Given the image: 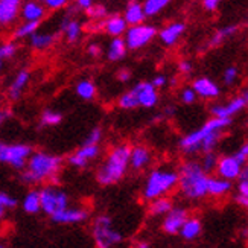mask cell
<instances>
[{
    "mask_svg": "<svg viewBox=\"0 0 248 248\" xmlns=\"http://www.w3.org/2000/svg\"><path fill=\"white\" fill-rule=\"evenodd\" d=\"M247 104H248V93L245 90V92H242L241 96H236V98H233L229 104L213 105L210 111L217 117H232L234 114H238L239 111H242L247 107Z\"/></svg>",
    "mask_w": 248,
    "mask_h": 248,
    "instance_id": "obj_10",
    "label": "cell"
},
{
    "mask_svg": "<svg viewBox=\"0 0 248 248\" xmlns=\"http://www.w3.org/2000/svg\"><path fill=\"white\" fill-rule=\"evenodd\" d=\"M16 53H17L16 43H3V45H0V69L3 67L5 61L13 58Z\"/></svg>",
    "mask_w": 248,
    "mask_h": 248,
    "instance_id": "obj_37",
    "label": "cell"
},
{
    "mask_svg": "<svg viewBox=\"0 0 248 248\" xmlns=\"http://www.w3.org/2000/svg\"><path fill=\"white\" fill-rule=\"evenodd\" d=\"M31 46L35 50H46L52 47L57 41V34H50V32H34L31 37Z\"/></svg>",
    "mask_w": 248,
    "mask_h": 248,
    "instance_id": "obj_24",
    "label": "cell"
},
{
    "mask_svg": "<svg viewBox=\"0 0 248 248\" xmlns=\"http://www.w3.org/2000/svg\"><path fill=\"white\" fill-rule=\"evenodd\" d=\"M232 181L222 177L207 180V193L212 197H224L232 190Z\"/></svg>",
    "mask_w": 248,
    "mask_h": 248,
    "instance_id": "obj_25",
    "label": "cell"
},
{
    "mask_svg": "<svg viewBox=\"0 0 248 248\" xmlns=\"http://www.w3.org/2000/svg\"><path fill=\"white\" fill-rule=\"evenodd\" d=\"M242 168H244V165L239 163V161L236 160L233 155H227V157L218 158V163H217L215 170L218 172L219 177L233 181V180H238Z\"/></svg>",
    "mask_w": 248,
    "mask_h": 248,
    "instance_id": "obj_13",
    "label": "cell"
},
{
    "mask_svg": "<svg viewBox=\"0 0 248 248\" xmlns=\"http://www.w3.org/2000/svg\"><path fill=\"white\" fill-rule=\"evenodd\" d=\"M151 84H153L155 89H161L168 84V79H166L165 75H158V77H155L153 81H151Z\"/></svg>",
    "mask_w": 248,
    "mask_h": 248,
    "instance_id": "obj_48",
    "label": "cell"
},
{
    "mask_svg": "<svg viewBox=\"0 0 248 248\" xmlns=\"http://www.w3.org/2000/svg\"><path fill=\"white\" fill-rule=\"evenodd\" d=\"M87 14H89V17H92V18H94V20H99V18H104V17H107V9H105V6H102V5H90L87 9Z\"/></svg>",
    "mask_w": 248,
    "mask_h": 248,
    "instance_id": "obj_39",
    "label": "cell"
},
{
    "mask_svg": "<svg viewBox=\"0 0 248 248\" xmlns=\"http://www.w3.org/2000/svg\"><path fill=\"white\" fill-rule=\"evenodd\" d=\"M93 2H94V0H77V5L81 9H87L90 5H93Z\"/></svg>",
    "mask_w": 248,
    "mask_h": 248,
    "instance_id": "obj_54",
    "label": "cell"
},
{
    "mask_svg": "<svg viewBox=\"0 0 248 248\" xmlns=\"http://www.w3.org/2000/svg\"><path fill=\"white\" fill-rule=\"evenodd\" d=\"M180 99H181V102H185V104H193L197 101V93L192 87H186V89L181 90Z\"/></svg>",
    "mask_w": 248,
    "mask_h": 248,
    "instance_id": "obj_43",
    "label": "cell"
},
{
    "mask_svg": "<svg viewBox=\"0 0 248 248\" xmlns=\"http://www.w3.org/2000/svg\"><path fill=\"white\" fill-rule=\"evenodd\" d=\"M21 206H23V210L26 213H31V215L41 212V209H40V193H38V190H31V192H28L26 195H25V198H23V202H21Z\"/></svg>",
    "mask_w": 248,
    "mask_h": 248,
    "instance_id": "obj_29",
    "label": "cell"
},
{
    "mask_svg": "<svg viewBox=\"0 0 248 248\" xmlns=\"http://www.w3.org/2000/svg\"><path fill=\"white\" fill-rule=\"evenodd\" d=\"M43 3L49 9H61L69 3V0H43Z\"/></svg>",
    "mask_w": 248,
    "mask_h": 248,
    "instance_id": "obj_44",
    "label": "cell"
},
{
    "mask_svg": "<svg viewBox=\"0 0 248 248\" xmlns=\"http://www.w3.org/2000/svg\"><path fill=\"white\" fill-rule=\"evenodd\" d=\"M61 31L64 32V35H66L67 41L73 43V41H77L79 37H81V23L78 20H75V18H70L69 16H66L62 20H61Z\"/></svg>",
    "mask_w": 248,
    "mask_h": 248,
    "instance_id": "obj_27",
    "label": "cell"
},
{
    "mask_svg": "<svg viewBox=\"0 0 248 248\" xmlns=\"http://www.w3.org/2000/svg\"><path fill=\"white\" fill-rule=\"evenodd\" d=\"M178 70H180V73H183V75H190V73H192V70H193L192 62H190V61H187V60L180 61V64H178Z\"/></svg>",
    "mask_w": 248,
    "mask_h": 248,
    "instance_id": "obj_46",
    "label": "cell"
},
{
    "mask_svg": "<svg viewBox=\"0 0 248 248\" xmlns=\"http://www.w3.org/2000/svg\"><path fill=\"white\" fill-rule=\"evenodd\" d=\"M233 157L236 158V160H238L239 161V163H245V161H247V157H248V145L245 143V145H242L241 146V149L239 151H236V153L233 154Z\"/></svg>",
    "mask_w": 248,
    "mask_h": 248,
    "instance_id": "obj_45",
    "label": "cell"
},
{
    "mask_svg": "<svg viewBox=\"0 0 248 248\" xmlns=\"http://www.w3.org/2000/svg\"><path fill=\"white\" fill-rule=\"evenodd\" d=\"M192 89L195 90L197 96H201L204 99H215L218 98L221 90H219V85L212 81L210 78H197L192 84Z\"/></svg>",
    "mask_w": 248,
    "mask_h": 248,
    "instance_id": "obj_17",
    "label": "cell"
},
{
    "mask_svg": "<svg viewBox=\"0 0 248 248\" xmlns=\"http://www.w3.org/2000/svg\"><path fill=\"white\" fill-rule=\"evenodd\" d=\"M236 32H238V26H232V25L217 31V32H215V35L212 37V40H210V46H213V47L219 46L222 41L230 38L233 34H236Z\"/></svg>",
    "mask_w": 248,
    "mask_h": 248,
    "instance_id": "obj_34",
    "label": "cell"
},
{
    "mask_svg": "<svg viewBox=\"0 0 248 248\" xmlns=\"http://www.w3.org/2000/svg\"><path fill=\"white\" fill-rule=\"evenodd\" d=\"M185 29H186L185 23H178V21H177V23L168 25L165 29H161V32H160L161 43L166 45V46H174L175 43L178 41V38L181 37L183 32H185Z\"/></svg>",
    "mask_w": 248,
    "mask_h": 248,
    "instance_id": "obj_22",
    "label": "cell"
},
{
    "mask_svg": "<svg viewBox=\"0 0 248 248\" xmlns=\"http://www.w3.org/2000/svg\"><path fill=\"white\" fill-rule=\"evenodd\" d=\"M117 79H119L121 82H128L129 79H131V72L126 70V69H121L119 72H117Z\"/></svg>",
    "mask_w": 248,
    "mask_h": 248,
    "instance_id": "obj_50",
    "label": "cell"
},
{
    "mask_svg": "<svg viewBox=\"0 0 248 248\" xmlns=\"http://www.w3.org/2000/svg\"><path fill=\"white\" fill-rule=\"evenodd\" d=\"M234 200L242 207H247L248 206V195H242V193H238V195L234 197Z\"/></svg>",
    "mask_w": 248,
    "mask_h": 248,
    "instance_id": "obj_52",
    "label": "cell"
},
{
    "mask_svg": "<svg viewBox=\"0 0 248 248\" xmlns=\"http://www.w3.org/2000/svg\"><path fill=\"white\" fill-rule=\"evenodd\" d=\"M17 200L14 197H11L6 192H0V206L5 209H14L17 206Z\"/></svg>",
    "mask_w": 248,
    "mask_h": 248,
    "instance_id": "obj_42",
    "label": "cell"
},
{
    "mask_svg": "<svg viewBox=\"0 0 248 248\" xmlns=\"http://www.w3.org/2000/svg\"><path fill=\"white\" fill-rule=\"evenodd\" d=\"M201 230H202V225H201V221L198 218H187L185 221V224L181 225V229L178 232V234L181 236L185 241H195L198 236L201 234Z\"/></svg>",
    "mask_w": 248,
    "mask_h": 248,
    "instance_id": "obj_23",
    "label": "cell"
},
{
    "mask_svg": "<svg viewBox=\"0 0 248 248\" xmlns=\"http://www.w3.org/2000/svg\"><path fill=\"white\" fill-rule=\"evenodd\" d=\"M102 140V128H94L85 139L84 145H99Z\"/></svg>",
    "mask_w": 248,
    "mask_h": 248,
    "instance_id": "obj_41",
    "label": "cell"
},
{
    "mask_svg": "<svg viewBox=\"0 0 248 248\" xmlns=\"http://www.w3.org/2000/svg\"><path fill=\"white\" fill-rule=\"evenodd\" d=\"M119 107L124 110H134L139 107V101H137V96L133 90H128L125 92L121 98H119Z\"/></svg>",
    "mask_w": 248,
    "mask_h": 248,
    "instance_id": "obj_35",
    "label": "cell"
},
{
    "mask_svg": "<svg viewBox=\"0 0 248 248\" xmlns=\"http://www.w3.org/2000/svg\"><path fill=\"white\" fill-rule=\"evenodd\" d=\"M238 75H239V70L238 67H229V69H225L224 75H222V81L225 85H233L236 82V79H238Z\"/></svg>",
    "mask_w": 248,
    "mask_h": 248,
    "instance_id": "obj_40",
    "label": "cell"
},
{
    "mask_svg": "<svg viewBox=\"0 0 248 248\" xmlns=\"http://www.w3.org/2000/svg\"><path fill=\"white\" fill-rule=\"evenodd\" d=\"M62 121V114L53 110H45L41 114V125L43 126H57Z\"/></svg>",
    "mask_w": 248,
    "mask_h": 248,
    "instance_id": "obj_36",
    "label": "cell"
},
{
    "mask_svg": "<svg viewBox=\"0 0 248 248\" xmlns=\"http://www.w3.org/2000/svg\"><path fill=\"white\" fill-rule=\"evenodd\" d=\"M87 52H89L90 57L98 58L101 53H102V49H101L99 45H96V43H92V45H89V47H87Z\"/></svg>",
    "mask_w": 248,
    "mask_h": 248,
    "instance_id": "obj_47",
    "label": "cell"
},
{
    "mask_svg": "<svg viewBox=\"0 0 248 248\" xmlns=\"http://www.w3.org/2000/svg\"><path fill=\"white\" fill-rule=\"evenodd\" d=\"M77 94L84 101H93L96 96V85L89 79H82L77 84Z\"/></svg>",
    "mask_w": 248,
    "mask_h": 248,
    "instance_id": "obj_30",
    "label": "cell"
},
{
    "mask_svg": "<svg viewBox=\"0 0 248 248\" xmlns=\"http://www.w3.org/2000/svg\"><path fill=\"white\" fill-rule=\"evenodd\" d=\"M217 163H218V155L210 151V153H204V157H202V163L201 168L206 170V172H213L215 168H217Z\"/></svg>",
    "mask_w": 248,
    "mask_h": 248,
    "instance_id": "obj_38",
    "label": "cell"
},
{
    "mask_svg": "<svg viewBox=\"0 0 248 248\" xmlns=\"http://www.w3.org/2000/svg\"><path fill=\"white\" fill-rule=\"evenodd\" d=\"M126 43L124 38L121 37H114L111 40V43L108 45V50H107V58H108L110 61H121L125 58L126 55Z\"/></svg>",
    "mask_w": 248,
    "mask_h": 248,
    "instance_id": "obj_28",
    "label": "cell"
},
{
    "mask_svg": "<svg viewBox=\"0 0 248 248\" xmlns=\"http://www.w3.org/2000/svg\"><path fill=\"white\" fill-rule=\"evenodd\" d=\"M31 79V73L23 69V70H20L17 75H16V78L13 79V82L9 84V89H8V98L11 101H18L20 99V96L21 93H23L25 87L28 85Z\"/></svg>",
    "mask_w": 248,
    "mask_h": 248,
    "instance_id": "obj_20",
    "label": "cell"
},
{
    "mask_svg": "<svg viewBox=\"0 0 248 248\" xmlns=\"http://www.w3.org/2000/svg\"><path fill=\"white\" fill-rule=\"evenodd\" d=\"M170 207H172V201L169 198L158 197V198L151 200L149 213L154 215V217H160V215H165Z\"/></svg>",
    "mask_w": 248,
    "mask_h": 248,
    "instance_id": "obj_31",
    "label": "cell"
},
{
    "mask_svg": "<svg viewBox=\"0 0 248 248\" xmlns=\"http://www.w3.org/2000/svg\"><path fill=\"white\" fill-rule=\"evenodd\" d=\"M50 218L57 224H79L89 218V212H85L84 209L67 206V207L55 212L53 215H50Z\"/></svg>",
    "mask_w": 248,
    "mask_h": 248,
    "instance_id": "obj_14",
    "label": "cell"
},
{
    "mask_svg": "<svg viewBox=\"0 0 248 248\" xmlns=\"http://www.w3.org/2000/svg\"><path fill=\"white\" fill-rule=\"evenodd\" d=\"M157 35V29L153 25L139 23L133 25L131 28H126L125 31V43L126 47L131 50H137L145 47L148 43H151Z\"/></svg>",
    "mask_w": 248,
    "mask_h": 248,
    "instance_id": "obj_8",
    "label": "cell"
},
{
    "mask_svg": "<svg viewBox=\"0 0 248 248\" xmlns=\"http://www.w3.org/2000/svg\"><path fill=\"white\" fill-rule=\"evenodd\" d=\"M146 18V14L143 11V5H140L137 0H131L128 3L126 9H125V14H124V20L126 21V25L133 26V25H139V23H143Z\"/></svg>",
    "mask_w": 248,
    "mask_h": 248,
    "instance_id": "obj_21",
    "label": "cell"
},
{
    "mask_svg": "<svg viewBox=\"0 0 248 248\" xmlns=\"http://www.w3.org/2000/svg\"><path fill=\"white\" fill-rule=\"evenodd\" d=\"M169 3H170V0H145L143 11L146 17H153V16H157L160 11H163Z\"/></svg>",
    "mask_w": 248,
    "mask_h": 248,
    "instance_id": "obj_33",
    "label": "cell"
},
{
    "mask_svg": "<svg viewBox=\"0 0 248 248\" xmlns=\"http://www.w3.org/2000/svg\"><path fill=\"white\" fill-rule=\"evenodd\" d=\"M238 190L242 195H248V180H239Z\"/></svg>",
    "mask_w": 248,
    "mask_h": 248,
    "instance_id": "obj_53",
    "label": "cell"
},
{
    "mask_svg": "<svg viewBox=\"0 0 248 248\" xmlns=\"http://www.w3.org/2000/svg\"><path fill=\"white\" fill-rule=\"evenodd\" d=\"M133 92L137 96L139 107H145V108H154L158 102V93L157 89L151 82H139Z\"/></svg>",
    "mask_w": 248,
    "mask_h": 248,
    "instance_id": "obj_12",
    "label": "cell"
},
{
    "mask_svg": "<svg viewBox=\"0 0 248 248\" xmlns=\"http://www.w3.org/2000/svg\"><path fill=\"white\" fill-rule=\"evenodd\" d=\"M0 104H2V96H0Z\"/></svg>",
    "mask_w": 248,
    "mask_h": 248,
    "instance_id": "obj_59",
    "label": "cell"
},
{
    "mask_svg": "<svg viewBox=\"0 0 248 248\" xmlns=\"http://www.w3.org/2000/svg\"><path fill=\"white\" fill-rule=\"evenodd\" d=\"M62 165V158L58 155H53L49 153H31L26 161V170L21 172V181L26 185H37L45 180H49L52 175L60 172V168Z\"/></svg>",
    "mask_w": 248,
    "mask_h": 248,
    "instance_id": "obj_1",
    "label": "cell"
},
{
    "mask_svg": "<svg viewBox=\"0 0 248 248\" xmlns=\"http://www.w3.org/2000/svg\"><path fill=\"white\" fill-rule=\"evenodd\" d=\"M20 14L25 21H41L46 16V6L40 0H28L25 3L21 2Z\"/></svg>",
    "mask_w": 248,
    "mask_h": 248,
    "instance_id": "obj_16",
    "label": "cell"
},
{
    "mask_svg": "<svg viewBox=\"0 0 248 248\" xmlns=\"http://www.w3.org/2000/svg\"><path fill=\"white\" fill-rule=\"evenodd\" d=\"M151 153L145 146H134L129 151V166L136 170H142L151 163Z\"/></svg>",
    "mask_w": 248,
    "mask_h": 248,
    "instance_id": "obj_19",
    "label": "cell"
},
{
    "mask_svg": "<svg viewBox=\"0 0 248 248\" xmlns=\"http://www.w3.org/2000/svg\"><path fill=\"white\" fill-rule=\"evenodd\" d=\"M178 174L170 169H154L146 180L143 197L151 201L158 197H165L177 187Z\"/></svg>",
    "mask_w": 248,
    "mask_h": 248,
    "instance_id": "obj_4",
    "label": "cell"
},
{
    "mask_svg": "<svg viewBox=\"0 0 248 248\" xmlns=\"http://www.w3.org/2000/svg\"><path fill=\"white\" fill-rule=\"evenodd\" d=\"M40 193V209L46 215H53L55 212L69 206V197L66 192H62L57 187H45L38 190Z\"/></svg>",
    "mask_w": 248,
    "mask_h": 248,
    "instance_id": "obj_9",
    "label": "cell"
},
{
    "mask_svg": "<svg viewBox=\"0 0 248 248\" xmlns=\"http://www.w3.org/2000/svg\"><path fill=\"white\" fill-rule=\"evenodd\" d=\"M230 124H232V117L213 116L212 119L207 121L200 129H197V131H193V133H189L187 136H185L180 140L181 151L187 155L198 154V145L204 137L210 133H213V131H224L225 128L230 126Z\"/></svg>",
    "mask_w": 248,
    "mask_h": 248,
    "instance_id": "obj_5",
    "label": "cell"
},
{
    "mask_svg": "<svg viewBox=\"0 0 248 248\" xmlns=\"http://www.w3.org/2000/svg\"><path fill=\"white\" fill-rule=\"evenodd\" d=\"M23 0H0V25L6 26L14 23L20 14V6Z\"/></svg>",
    "mask_w": 248,
    "mask_h": 248,
    "instance_id": "obj_18",
    "label": "cell"
},
{
    "mask_svg": "<svg viewBox=\"0 0 248 248\" xmlns=\"http://www.w3.org/2000/svg\"><path fill=\"white\" fill-rule=\"evenodd\" d=\"M174 113H175V107L169 105V107H166V108H165V114H166V116H172Z\"/></svg>",
    "mask_w": 248,
    "mask_h": 248,
    "instance_id": "obj_55",
    "label": "cell"
},
{
    "mask_svg": "<svg viewBox=\"0 0 248 248\" xmlns=\"http://www.w3.org/2000/svg\"><path fill=\"white\" fill-rule=\"evenodd\" d=\"M139 247H142V248H146V247H149V245H148L146 242H140V245H139Z\"/></svg>",
    "mask_w": 248,
    "mask_h": 248,
    "instance_id": "obj_57",
    "label": "cell"
},
{
    "mask_svg": "<svg viewBox=\"0 0 248 248\" xmlns=\"http://www.w3.org/2000/svg\"><path fill=\"white\" fill-rule=\"evenodd\" d=\"M178 174L177 186L181 193L189 200H201L207 195V172L201 168L198 161H186L181 165Z\"/></svg>",
    "mask_w": 248,
    "mask_h": 248,
    "instance_id": "obj_2",
    "label": "cell"
},
{
    "mask_svg": "<svg viewBox=\"0 0 248 248\" xmlns=\"http://www.w3.org/2000/svg\"><path fill=\"white\" fill-rule=\"evenodd\" d=\"M189 218V213L186 209L183 207H174L172 206L166 213H165V219H163V230L168 234H178L181 225L185 224V221Z\"/></svg>",
    "mask_w": 248,
    "mask_h": 248,
    "instance_id": "obj_11",
    "label": "cell"
},
{
    "mask_svg": "<svg viewBox=\"0 0 248 248\" xmlns=\"http://www.w3.org/2000/svg\"><path fill=\"white\" fill-rule=\"evenodd\" d=\"M92 233H93L96 247H99V248H108V247L121 244L124 241V236L113 229L111 218L107 217V215H101V217L94 219Z\"/></svg>",
    "mask_w": 248,
    "mask_h": 248,
    "instance_id": "obj_6",
    "label": "cell"
},
{
    "mask_svg": "<svg viewBox=\"0 0 248 248\" xmlns=\"http://www.w3.org/2000/svg\"><path fill=\"white\" fill-rule=\"evenodd\" d=\"M3 247H5V245H3L2 242H0V248H3Z\"/></svg>",
    "mask_w": 248,
    "mask_h": 248,
    "instance_id": "obj_58",
    "label": "cell"
},
{
    "mask_svg": "<svg viewBox=\"0 0 248 248\" xmlns=\"http://www.w3.org/2000/svg\"><path fill=\"white\" fill-rule=\"evenodd\" d=\"M99 145H82V148L69 157V163L75 168H85L99 155Z\"/></svg>",
    "mask_w": 248,
    "mask_h": 248,
    "instance_id": "obj_15",
    "label": "cell"
},
{
    "mask_svg": "<svg viewBox=\"0 0 248 248\" xmlns=\"http://www.w3.org/2000/svg\"><path fill=\"white\" fill-rule=\"evenodd\" d=\"M129 151L131 148L128 145H119L111 151L96 175L99 185L110 186L124 178L129 166Z\"/></svg>",
    "mask_w": 248,
    "mask_h": 248,
    "instance_id": "obj_3",
    "label": "cell"
},
{
    "mask_svg": "<svg viewBox=\"0 0 248 248\" xmlns=\"http://www.w3.org/2000/svg\"><path fill=\"white\" fill-rule=\"evenodd\" d=\"M219 2L221 0H202L204 8H206L207 11H215L219 6Z\"/></svg>",
    "mask_w": 248,
    "mask_h": 248,
    "instance_id": "obj_51",
    "label": "cell"
},
{
    "mask_svg": "<svg viewBox=\"0 0 248 248\" xmlns=\"http://www.w3.org/2000/svg\"><path fill=\"white\" fill-rule=\"evenodd\" d=\"M32 148L25 143H5L0 142V163L13 166L17 170L25 169Z\"/></svg>",
    "mask_w": 248,
    "mask_h": 248,
    "instance_id": "obj_7",
    "label": "cell"
},
{
    "mask_svg": "<svg viewBox=\"0 0 248 248\" xmlns=\"http://www.w3.org/2000/svg\"><path fill=\"white\" fill-rule=\"evenodd\" d=\"M41 21H25L20 26H17V29L14 31V38L21 40V38H29L34 32L38 31Z\"/></svg>",
    "mask_w": 248,
    "mask_h": 248,
    "instance_id": "obj_32",
    "label": "cell"
},
{
    "mask_svg": "<svg viewBox=\"0 0 248 248\" xmlns=\"http://www.w3.org/2000/svg\"><path fill=\"white\" fill-rule=\"evenodd\" d=\"M104 29L108 35L111 37H122L128 28L126 21L121 16H111L104 21Z\"/></svg>",
    "mask_w": 248,
    "mask_h": 248,
    "instance_id": "obj_26",
    "label": "cell"
},
{
    "mask_svg": "<svg viewBox=\"0 0 248 248\" xmlns=\"http://www.w3.org/2000/svg\"><path fill=\"white\" fill-rule=\"evenodd\" d=\"M5 207H2V206H0V221H2L3 218H5Z\"/></svg>",
    "mask_w": 248,
    "mask_h": 248,
    "instance_id": "obj_56",
    "label": "cell"
},
{
    "mask_svg": "<svg viewBox=\"0 0 248 248\" xmlns=\"http://www.w3.org/2000/svg\"><path fill=\"white\" fill-rule=\"evenodd\" d=\"M40 2H43V0H40Z\"/></svg>",
    "mask_w": 248,
    "mask_h": 248,
    "instance_id": "obj_60",
    "label": "cell"
},
{
    "mask_svg": "<svg viewBox=\"0 0 248 248\" xmlns=\"http://www.w3.org/2000/svg\"><path fill=\"white\" fill-rule=\"evenodd\" d=\"M11 116H13V113H11L9 108H0V126L6 124L11 119Z\"/></svg>",
    "mask_w": 248,
    "mask_h": 248,
    "instance_id": "obj_49",
    "label": "cell"
}]
</instances>
